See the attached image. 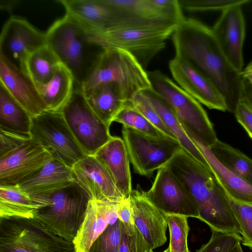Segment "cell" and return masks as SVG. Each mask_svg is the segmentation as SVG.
Segmentation results:
<instances>
[{
  "mask_svg": "<svg viewBox=\"0 0 252 252\" xmlns=\"http://www.w3.org/2000/svg\"><path fill=\"white\" fill-rule=\"evenodd\" d=\"M211 30L227 60L241 72L244 64L243 48L246 32L242 5L232 6L223 10Z\"/></svg>",
  "mask_w": 252,
  "mask_h": 252,
  "instance_id": "16",
  "label": "cell"
},
{
  "mask_svg": "<svg viewBox=\"0 0 252 252\" xmlns=\"http://www.w3.org/2000/svg\"><path fill=\"white\" fill-rule=\"evenodd\" d=\"M117 203L90 200L84 220L72 242L75 252H88L108 225L117 221Z\"/></svg>",
  "mask_w": 252,
  "mask_h": 252,
  "instance_id": "21",
  "label": "cell"
},
{
  "mask_svg": "<svg viewBox=\"0 0 252 252\" xmlns=\"http://www.w3.org/2000/svg\"><path fill=\"white\" fill-rule=\"evenodd\" d=\"M147 198L161 212L199 219L197 205L170 170L164 165L158 172Z\"/></svg>",
  "mask_w": 252,
  "mask_h": 252,
  "instance_id": "13",
  "label": "cell"
},
{
  "mask_svg": "<svg viewBox=\"0 0 252 252\" xmlns=\"http://www.w3.org/2000/svg\"><path fill=\"white\" fill-rule=\"evenodd\" d=\"M212 230L209 241L196 252H230L242 237L236 235L215 230Z\"/></svg>",
  "mask_w": 252,
  "mask_h": 252,
  "instance_id": "37",
  "label": "cell"
},
{
  "mask_svg": "<svg viewBox=\"0 0 252 252\" xmlns=\"http://www.w3.org/2000/svg\"><path fill=\"white\" fill-rule=\"evenodd\" d=\"M186 132L203 155L226 194L234 200L252 205V185L228 170L217 159L208 147L191 134Z\"/></svg>",
  "mask_w": 252,
  "mask_h": 252,
  "instance_id": "24",
  "label": "cell"
},
{
  "mask_svg": "<svg viewBox=\"0 0 252 252\" xmlns=\"http://www.w3.org/2000/svg\"><path fill=\"white\" fill-rule=\"evenodd\" d=\"M124 225L119 219L112 225H108L96 239L88 252H118Z\"/></svg>",
  "mask_w": 252,
  "mask_h": 252,
  "instance_id": "35",
  "label": "cell"
},
{
  "mask_svg": "<svg viewBox=\"0 0 252 252\" xmlns=\"http://www.w3.org/2000/svg\"><path fill=\"white\" fill-rule=\"evenodd\" d=\"M52 158L30 136L0 130V186L21 184Z\"/></svg>",
  "mask_w": 252,
  "mask_h": 252,
  "instance_id": "6",
  "label": "cell"
},
{
  "mask_svg": "<svg viewBox=\"0 0 252 252\" xmlns=\"http://www.w3.org/2000/svg\"><path fill=\"white\" fill-rule=\"evenodd\" d=\"M74 181L71 168L52 158L19 186L30 196H34L50 193Z\"/></svg>",
  "mask_w": 252,
  "mask_h": 252,
  "instance_id": "23",
  "label": "cell"
},
{
  "mask_svg": "<svg viewBox=\"0 0 252 252\" xmlns=\"http://www.w3.org/2000/svg\"><path fill=\"white\" fill-rule=\"evenodd\" d=\"M35 85L46 111L61 112L72 94L75 80L70 71L62 63L48 83Z\"/></svg>",
  "mask_w": 252,
  "mask_h": 252,
  "instance_id": "27",
  "label": "cell"
},
{
  "mask_svg": "<svg viewBox=\"0 0 252 252\" xmlns=\"http://www.w3.org/2000/svg\"><path fill=\"white\" fill-rule=\"evenodd\" d=\"M172 40L175 57L209 78L224 97L227 110L234 113L242 96L243 77L224 56L211 28L197 19L185 18L175 28Z\"/></svg>",
  "mask_w": 252,
  "mask_h": 252,
  "instance_id": "1",
  "label": "cell"
},
{
  "mask_svg": "<svg viewBox=\"0 0 252 252\" xmlns=\"http://www.w3.org/2000/svg\"><path fill=\"white\" fill-rule=\"evenodd\" d=\"M32 117L0 84V130L30 136Z\"/></svg>",
  "mask_w": 252,
  "mask_h": 252,
  "instance_id": "28",
  "label": "cell"
},
{
  "mask_svg": "<svg viewBox=\"0 0 252 252\" xmlns=\"http://www.w3.org/2000/svg\"><path fill=\"white\" fill-rule=\"evenodd\" d=\"M147 72L151 88L171 105L185 131L208 148L213 146L217 135L200 103L160 71Z\"/></svg>",
  "mask_w": 252,
  "mask_h": 252,
  "instance_id": "8",
  "label": "cell"
},
{
  "mask_svg": "<svg viewBox=\"0 0 252 252\" xmlns=\"http://www.w3.org/2000/svg\"><path fill=\"white\" fill-rule=\"evenodd\" d=\"M47 45L46 33L32 26L26 19L12 17L4 24L0 37V55L23 70L27 57Z\"/></svg>",
  "mask_w": 252,
  "mask_h": 252,
  "instance_id": "14",
  "label": "cell"
},
{
  "mask_svg": "<svg viewBox=\"0 0 252 252\" xmlns=\"http://www.w3.org/2000/svg\"><path fill=\"white\" fill-rule=\"evenodd\" d=\"M118 252H155L135 226L133 233L128 234L124 229Z\"/></svg>",
  "mask_w": 252,
  "mask_h": 252,
  "instance_id": "40",
  "label": "cell"
},
{
  "mask_svg": "<svg viewBox=\"0 0 252 252\" xmlns=\"http://www.w3.org/2000/svg\"><path fill=\"white\" fill-rule=\"evenodd\" d=\"M131 105L153 125L166 136L177 140L176 136L166 126L148 100L141 92L136 94L131 100Z\"/></svg>",
  "mask_w": 252,
  "mask_h": 252,
  "instance_id": "36",
  "label": "cell"
},
{
  "mask_svg": "<svg viewBox=\"0 0 252 252\" xmlns=\"http://www.w3.org/2000/svg\"><path fill=\"white\" fill-rule=\"evenodd\" d=\"M240 99H244L252 106V85L244 78H243L242 93Z\"/></svg>",
  "mask_w": 252,
  "mask_h": 252,
  "instance_id": "43",
  "label": "cell"
},
{
  "mask_svg": "<svg viewBox=\"0 0 252 252\" xmlns=\"http://www.w3.org/2000/svg\"><path fill=\"white\" fill-rule=\"evenodd\" d=\"M165 165L195 200L199 220L211 230L242 236L241 225L228 198L210 170L182 148Z\"/></svg>",
  "mask_w": 252,
  "mask_h": 252,
  "instance_id": "2",
  "label": "cell"
},
{
  "mask_svg": "<svg viewBox=\"0 0 252 252\" xmlns=\"http://www.w3.org/2000/svg\"><path fill=\"white\" fill-rule=\"evenodd\" d=\"M226 168L252 185V159L219 139L209 148Z\"/></svg>",
  "mask_w": 252,
  "mask_h": 252,
  "instance_id": "31",
  "label": "cell"
},
{
  "mask_svg": "<svg viewBox=\"0 0 252 252\" xmlns=\"http://www.w3.org/2000/svg\"><path fill=\"white\" fill-rule=\"evenodd\" d=\"M94 156L107 170L125 198H128L132 190L131 177L130 161L123 139L113 136Z\"/></svg>",
  "mask_w": 252,
  "mask_h": 252,
  "instance_id": "22",
  "label": "cell"
},
{
  "mask_svg": "<svg viewBox=\"0 0 252 252\" xmlns=\"http://www.w3.org/2000/svg\"><path fill=\"white\" fill-rule=\"evenodd\" d=\"M170 252V249L168 247L167 249H166L165 250H164L163 252Z\"/></svg>",
  "mask_w": 252,
  "mask_h": 252,
  "instance_id": "47",
  "label": "cell"
},
{
  "mask_svg": "<svg viewBox=\"0 0 252 252\" xmlns=\"http://www.w3.org/2000/svg\"><path fill=\"white\" fill-rule=\"evenodd\" d=\"M61 112L87 156L94 155L112 138L110 127L93 111L81 88L75 84L70 98Z\"/></svg>",
  "mask_w": 252,
  "mask_h": 252,
  "instance_id": "11",
  "label": "cell"
},
{
  "mask_svg": "<svg viewBox=\"0 0 252 252\" xmlns=\"http://www.w3.org/2000/svg\"><path fill=\"white\" fill-rule=\"evenodd\" d=\"M106 2L127 16L137 19L178 25L167 18L152 0H105Z\"/></svg>",
  "mask_w": 252,
  "mask_h": 252,
  "instance_id": "32",
  "label": "cell"
},
{
  "mask_svg": "<svg viewBox=\"0 0 252 252\" xmlns=\"http://www.w3.org/2000/svg\"><path fill=\"white\" fill-rule=\"evenodd\" d=\"M58 2L64 6L66 14L79 22L89 32L106 31L141 21L127 16L105 0H61Z\"/></svg>",
  "mask_w": 252,
  "mask_h": 252,
  "instance_id": "15",
  "label": "cell"
},
{
  "mask_svg": "<svg viewBox=\"0 0 252 252\" xmlns=\"http://www.w3.org/2000/svg\"><path fill=\"white\" fill-rule=\"evenodd\" d=\"M38 209L19 185L0 186V218H34Z\"/></svg>",
  "mask_w": 252,
  "mask_h": 252,
  "instance_id": "29",
  "label": "cell"
},
{
  "mask_svg": "<svg viewBox=\"0 0 252 252\" xmlns=\"http://www.w3.org/2000/svg\"><path fill=\"white\" fill-rule=\"evenodd\" d=\"M243 78L247 79L252 85V61L241 72Z\"/></svg>",
  "mask_w": 252,
  "mask_h": 252,
  "instance_id": "45",
  "label": "cell"
},
{
  "mask_svg": "<svg viewBox=\"0 0 252 252\" xmlns=\"http://www.w3.org/2000/svg\"><path fill=\"white\" fill-rule=\"evenodd\" d=\"M250 0H179L182 8L189 11L221 10L237 5H243Z\"/></svg>",
  "mask_w": 252,
  "mask_h": 252,
  "instance_id": "39",
  "label": "cell"
},
{
  "mask_svg": "<svg viewBox=\"0 0 252 252\" xmlns=\"http://www.w3.org/2000/svg\"><path fill=\"white\" fill-rule=\"evenodd\" d=\"M74 180L90 200L118 202L125 197L109 173L94 155H87L71 168Z\"/></svg>",
  "mask_w": 252,
  "mask_h": 252,
  "instance_id": "18",
  "label": "cell"
},
{
  "mask_svg": "<svg viewBox=\"0 0 252 252\" xmlns=\"http://www.w3.org/2000/svg\"><path fill=\"white\" fill-rule=\"evenodd\" d=\"M47 45L72 74L75 85L81 87L92 66L88 51L95 46L89 40L88 30L68 14L57 20L45 32Z\"/></svg>",
  "mask_w": 252,
  "mask_h": 252,
  "instance_id": "7",
  "label": "cell"
},
{
  "mask_svg": "<svg viewBox=\"0 0 252 252\" xmlns=\"http://www.w3.org/2000/svg\"><path fill=\"white\" fill-rule=\"evenodd\" d=\"M170 234V252H188V236L189 227L188 217L179 215L164 214Z\"/></svg>",
  "mask_w": 252,
  "mask_h": 252,
  "instance_id": "34",
  "label": "cell"
},
{
  "mask_svg": "<svg viewBox=\"0 0 252 252\" xmlns=\"http://www.w3.org/2000/svg\"><path fill=\"white\" fill-rule=\"evenodd\" d=\"M226 195L243 231L242 242L252 249V205L237 201Z\"/></svg>",
  "mask_w": 252,
  "mask_h": 252,
  "instance_id": "38",
  "label": "cell"
},
{
  "mask_svg": "<svg viewBox=\"0 0 252 252\" xmlns=\"http://www.w3.org/2000/svg\"><path fill=\"white\" fill-rule=\"evenodd\" d=\"M62 63L47 45L31 53L26 58L24 70L35 85L48 83Z\"/></svg>",
  "mask_w": 252,
  "mask_h": 252,
  "instance_id": "30",
  "label": "cell"
},
{
  "mask_svg": "<svg viewBox=\"0 0 252 252\" xmlns=\"http://www.w3.org/2000/svg\"><path fill=\"white\" fill-rule=\"evenodd\" d=\"M141 92L148 100L166 126L176 136L182 148L212 172L203 155L185 131L171 105L152 88L147 89Z\"/></svg>",
  "mask_w": 252,
  "mask_h": 252,
  "instance_id": "25",
  "label": "cell"
},
{
  "mask_svg": "<svg viewBox=\"0 0 252 252\" xmlns=\"http://www.w3.org/2000/svg\"><path fill=\"white\" fill-rule=\"evenodd\" d=\"M188 252H190L189 251H188Z\"/></svg>",
  "mask_w": 252,
  "mask_h": 252,
  "instance_id": "48",
  "label": "cell"
},
{
  "mask_svg": "<svg viewBox=\"0 0 252 252\" xmlns=\"http://www.w3.org/2000/svg\"><path fill=\"white\" fill-rule=\"evenodd\" d=\"M31 197L39 207L34 218L57 235L73 242L90 200L86 191L74 181L50 193Z\"/></svg>",
  "mask_w": 252,
  "mask_h": 252,
  "instance_id": "4",
  "label": "cell"
},
{
  "mask_svg": "<svg viewBox=\"0 0 252 252\" xmlns=\"http://www.w3.org/2000/svg\"><path fill=\"white\" fill-rule=\"evenodd\" d=\"M178 25L144 22L106 31L89 32V40L102 49H121L131 54L145 68L166 45Z\"/></svg>",
  "mask_w": 252,
  "mask_h": 252,
  "instance_id": "5",
  "label": "cell"
},
{
  "mask_svg": "<svg viewBox=\"0 0 252 252\" xmlns=\"http://www.w3.org/2000/svg\"><path fill=\"white\" fill-rule=\"evenodd\" d=\"M0 84L32 116L46 111L35 83L24 71L0 55Z\"/></svg>",
  "mask_w": 252,
  "mask_h": 252,
  "instance_id": "20",
  "label": "cell"
},
{
  "mask_svg": "<svg viewBox=\"0 0 252 252\" xmlns=\"http://www.w3.org/2000/svg\"><path fill=\"white\" fill-rule=\"evenodd\" d=\"M0 252H75L74 244L34 218H0Z\"/></svg>",
  "mask_w": 252,
  "mask_h": 252,
  "instance_id": "9",
  "label": "cell"
},
{
  "mask_svg": "<svg viewBox=\"0 0 252 252\" xmlns=\"http://www.w3.org/2000/svg\"><path fill=\"white\" fill-rule=\"evenodd\" d=\"M20 0H1L0 8L1 9L10 12L20 3Z\"/></svg>",
  "mask_w": 252,
  "mask_h": 252,
  "instance_id": "44",
  "label": "cell"
},
{
  "mask_svg": "<svg viewBox=\"0 0 252 252\" xmlns=\"http://www.w3.org/2000/svg\"><path fill=\"white\" fill-rule=\"evenodd\" d=\"M85 97L93 111L109 127L121 110L131 105L118 85L113 83L98 86Z\"/></svg>",
  "mask_w": 252,
  "mask_h": 252,
  "instance_id": "26",
  "label": "cell"
},
{
  "mask_svg": "<svg viewBox=\"0 0 252 252\" xmlns=\"http://www.w3.org/2000/svg\"><path fill=\"white\" fill-rule=\"evenodd\" d=\"M109 83L117 84L129 102L136 94L151 88L145 68L129 52L118 48L102 49L80 88L87 97Z\"/></svg>",
  "mask_w": 252,
  "mask_h": 252,
  "instance_id": "3",
  "label": "cell"
},
{
  "mask_svg": "<svg viewBox=\"0 0 252 252\" xmlns=\"http://www.w3.org/2000/svg\"><path fill=\"white\" fill-rule=\"evenodd\" d=\"M234 113L238 122L252 139V106L244 99H240Z\"/></svg>",
  "mask_w": 252,
  "mask_h": 252,
  "instance_id": "41",
  "label": "cell"
},
{
  "mask_svg": "<svg viewBox=\"0 0 252 252\" xmlns=\"http://www.w3.org/2000/svg\"><path fill=\"white\" fill-rule=\"evenodd\" d=\"M123 139L134 172L149 177L164 166L182 146L167 136L155 137L123 126Z\"/></svg>",
  "mask_w": 252,
  "mask_h": 252,
  "instance_id": "12",
  "label": "cell"
},
{
  "mask_svg": "<svg viewBox=\"0 0 252 252\" xmlns=\"http://www.w3.org/2000/svg\"><path fill=\"white\" fill-rule=\"evenodd\" d=\"M114 122L152 136H166L131 105L127 106L121 110L114 118Z\"/></svg>",
  "mask_w": 252,
  "mask_h": 252,
  "instance_id": "33",
  "label": "cell"
},
{
  "mask_svg": "<svg viewBox=\"0 0 252 252\" xmlns=\"http://www.w3.org/2000/svg\"><path fill=\"white\" fill-rule=\"evenodd\" d=\"M117 213L122 222L125 230L128 234L133 233L135 226L132 217L129 198L124 199L117 204Z\"/></svg>",
  "mask_w": 252,
  "mask_h": 252,
  "instance_id": "42",
  "label": "cell"
},
{
  "mask_svg": "<svg viewBox=\"0 0 252 252\" xmlns=\"http://www.w3.org/2000/svg\"><path fill=\"white\" fill-rule=\"evenodd\" d=\"M230 252H244L241 246V242L238 243Z\"/></svg>",
  "mask_w": 252,
  "mask_h": 252,
  "instance_id": "46",
  "label": "cell"
},
{
  "mask_svg": "<svg viewBox=\"0 0 252 252\" xmlns=\"http://www.w3.org/2000/svg\"><path fill=\"white\" fill-rule=\"evenodd\" d=\"M128 198L135 226L150 248L154 250L164 245L168 226L164 214L140 189L132 190Z\"/></svg>",
  "mask_w": 252,
  "mask_h": 252,
  "instance_id": "19",
  "label": "cell"
},
{
  "mask_svg": "<svg viewBox=\"0 0 252 252\" xmlns=\"http://www.w3.org/2000/svg\"><path fill=\"white\" fill-rule=\"evenodd\" d=\"M170 72L184 90L209 109L227 110L225 99L213 82L189 63L174 57L169 63Z\"/></svg>",
  "mask_w": 252,
  "mask_h": 252,
  "instance_id": "17",
  "label": "cell"
},
{
  "mask_svg": "<svg viewBox=\"0 0 252 252\" xmlns=\"http://www.w3.org/2000/svg\"><path fill=\"white\" fill-rule=\"evenodd\" d=\"M30 136L53 158L71 168L87 156L61 112L45 111L32 117Z\"/></svg>",
  "mask_w": 252,
  "mask_h": 252,
  "instance_id": "10",
  "label": "cell"
}]
</instances>
